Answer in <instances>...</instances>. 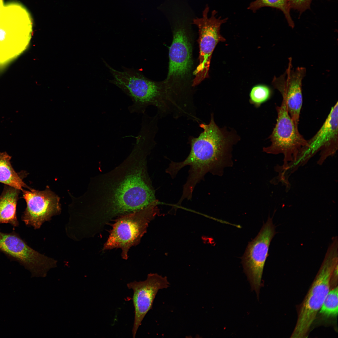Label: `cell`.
<instances>
[{
  "label": "cell",
  "instance_id": "cell-6",
  "mask_svg": "<svg viewBox=\"0 0 338 338\" xmlns=\"http://www.w3.org/2000/svg\"><path fill=\"white\" fill-rule=\"evenodd\" d=\"M159 211L157 205H153L118 217L112 225L103 250L121 248L122 258L127 259L129 249L140 243L149 223Z\"/></svg>",
  "mask_w": 338,
  "mask_h": 338
},
{
  "label": "cell",
  "instance_id": "cell-16",
  "mask_svg": "<svg viewBox=\"0 0 338 338\" xmlns=\"http://www.w3.org/2000/svg\"><path fill=\"white\" fill-rule=\"evenodd\" d=\"M20 191L5 185L0 196V224L8 223L14 227L18 226L16 207Z\"/></svg>",
  "mask_w": 338,
  "mask_h": 338
},
{
  "label": "cell",
  "instance_id": "cell-15",
  "mask_svg": "<svg viewBox=\"0 0 338 338\" xmlns=\"http://www.w3.org/2000/svg\"><path fill=\"white\" fill-rule=\"evenodd\" d=\"M306 69L303 67L293 68L292 58H289L287 68L278 77L275 76L272 83L275 89L281 94L285 101L289 114L298 126L303 104L302 80L305 75Z\"/></svg>",
  "mask_w": 338,
  "mask_h": 338
},
{
  "label": "cell",
  "instance_id": "cell-12",
  "mask_svg": "<svg viewBox=\"0 0 338 338\" xmlns=\"http://www.w3.org/2000/svg\"><path fill=\"white\" fill-rule=\"evenodd\" d=\"M338 149V104L337 101L330 111L323 124L305 145L298 151L297 156L303 161H308L320 151L317 164L321 165Z\"/></svg>",
  "mask_w": 338,
  "mask_h": 338
},
{
  "label": "cell",
  "instance_id": "cell-2",
  "mask_svg": "<svg viewBox=\"0 0 338 338\" xmlns=\"http://www.w3.org/2000/svg\"><path fill=\"white\" fill-rule=\"evenodd\" d=\"M199 125L203 131L198 137L191 138V150L187 157L180 162L172 161L166 170L174 178L182 168L190 166L181 197L182 200L191 199L196 185L207 173L218 174L231 163L232 146L239 138L233 131L219 128L214 121L213 113L208 124L201 123Z\"/></svg>",
  "mask_w": 338,
  "mask_h": 338
},
{
  "label": "cell",
  "instance_id": "cell-20",
  "mask_svg": "<svg viewBox=\"0 0 338 338\" xmlns=\"http://www.w3.org/2000/svg\"><path fill=\"white\" fill-rule=\"evenodd\" d=\"M271 93L270 89L267 85L262 84L255 85L252 88L250 93V102L256 107H259L269 99Z\"/></svg>",
  "mask_w": 338,
  "mask_h": 338
},
{
  "label": "cell",
  "instance_id": "cell-10",
  "mask_svg": "<svg viewBox=\"0 0 338 338\" xmlns=\"http://www.w3.org/2000/svg\"><path fill=\"white\" fill-rule=\"evenodd\" d=\"M275 234V226L269 217L256 237L249 242L241 258L244 271L258 296L269 246Z\"/></svg>",
  "mask_w": 338,
  "mask_h": 338
},
{
  "label": "cell",
  "instance_id": "cell-13",
  "mask_svg": "<svg viewBox=\"0 0 338 338\" xmlns=\"http://www.w3.org/2000/svg\"><path fill=\"white\" fill-rule=\"evenodd\" d=\"M29 189L22 191L27 206L21 219L26 225L38 229L44 222L60 213L59 198L48 187L43 191Z\"/></svg>",
  "mask_w": 338,
  "mask_h": 338
},
{
  "label": "cell",
  "instance_id": "cell-1",
  "mask_svg": "<svg viewBox=\"0 0 338 338\" xmlns=\"http://www.w3.org/2000/svg\"><path fill=\"white\" fill-rule=\"evenodd\" d=\"M153 149L146 140L137 138L122 163L97 177L92 218L95 232L115 218L158 205L147 167Z\"/></svg>",
  "mask_w": 338,
  "mask_h": 338
},
{
  "label": "cell",
  "instance_id": "cell-19",
  "mask_svg": "<svg viewBox=\"0 0 338 338\" xmlns=\"http://www.w3.org/2000/svg\"><path fill=\"white\" fill-rule=\"evenodd\" d=\"M337 286L330 290L320 310V313L326 317H335L338 312V289Z\"/></svg>",
  "mask_w": 338,
  "mask_h": 338
},
{
  "label": "cell",
  "instance_id": "cell-3",
  "mask_svg": "<svg viewBox=\"0 0 338 338\" xmlns=\"http://www.w3.org/2000/svg\"><path fill=\"white\" fill-rule=\"evenodd\" d=\"M103 61L113 77L110 82L131 99L132 104L128 108L131 113L144 114L151 105L156 108L159 118L168 116L174 118L182 111L184 106L182 97L164 82L151 80L133 69L123 67L122 71L117 70L104 59Z\"/></svg>",
  "mask_w": 338,
  "mask_h": 338
},
{
  "label": "cell",
  "instance_id": "cell-9",
  "mask_svg": "<svg viewBox=\"0 0 338 338\" xmlns=\"http://www.w3.org/2000/svg\"><path fill=\"white\" fill-rule=\"evenodd\" d=\"M0 252L24 266L33 276L45 275L56 265V260L32 248L14 231L9 233L0 232Z\"/></svg>",
  "mask_w": 338,
  "mask_h": 338
},
{
  "label": "cell",
  "instance_id": "cell-14",
  "mask_svg": "<svg viewBox=\"0 0 338 338\" xmlns=\"http://www.w3.org/2000/svg\"><path fill=\"white\" fill-rule=\"evenodd\" d=\"M170 284L166 276L157 273H150L146 280L134 281L127 284L129 289L133 291L132 301L135 309L134 320L132 330L133 338L138 328L148 311L152 308L153 302L158 291L167 288Z\"/></svg>",
  "mask_w": 338,
  "mask_h": 338
},
{
  "label": "cell",
  "instance_id": "cell-22",
  "mask_svg": "<svg viewBox=\"0 0 338 338\" xmlns=\"http://www.w3.org/2000/svg\"><path fill=\"white\" fill-rule=\"evenodd\" d=\"M3 0H0V12L3 9L4 6Z\"/></svg>",
  "mask_w": 338,
  "mask_h": 338
},
{
  "label": "cell",
  "instance_id": "cell-18",
  "mask_svg": "<svg viewBox=\"0 0 338 338\" xmlns=\"http://www.w3.org/2000/svg\"><path fill=\"white\" fill-rule=\"evenodd\" d=\"M264 7L279 9L283 13L289 25L293 28L294 24L290 14L291 9L289 0H255L251 2L248 9L255 13Z\"/></svg>",
  "mask_w": 338,
  "mask_h": 338
},
{
  "label": "cell",
  "instance_id": "cell-21",
  "mask_svg": "<svg viewBox=\"0 0 338 338\" xmlns=\"http://www.w3.org/2000/svg\"><path fill=\"white\" fill-rule=\"evenodd\" d=\"M313 0H289L291 9L297 10L300 16L307 9H310V4Z\"/></svg>",
  "mask_w": 338,
  "mask_h": 338
},
{
  "label": "cell",
  "instance_id": "cell-17",
  "mask_svg": "<svg viewBox=\"0 0 338 338\" xmlns=\"http://www.w3.org/2000/svg\"><path fill=\"white\" fill-rule=\"evenodd\" d=\"M11 157L5 152H0V182L22 191L23 187L30 188L23 182L22 177L12 167Z\"/></svg>",
  "mask_w": 338,
  "mask_h": 338
},
{
  "label": "cell",
  "instance_id": "cell-7",
  "mask_svg": "<svg viewBox=\"0 0 338 338\" xmlns=\"http://www.w3.org/2000/svg\"><path fill=\"white\" fill-rule=\"evenodd\" d=\"M277 113L276 123L269 137L271 144L263 148V151L268 154H282L284 156L283 168L292 161L298 151L306 143L299 132L297 126L290 116L285 101L283 99L281 105L276 107Z\"/></svg>",
  "mask_w": 338,
  "mask_h": 338
},
{
  "label": "cell",
  "instance_id": "cell-8",
  "mask_svg": "<svg viewBox=\"0 0 338 338\" xmlns=\"http://www.w3.org/2000/svg\"><path fill=\"white\" fill-rule=\"evenodd\" d=\"M209 8L207 5L202 12V17L193 19L192 23L198 29L199 46V64L194 72L195 77L192 86L199 84L208 76V71L212 53L217 44L224 42L225 38L220 33L221 25L225 23L228 18H217V13L212 11L208 17Z\"/></svg>",
  "mask_w": 338,
  "mask_h": 338
},
{
  "label": "cell",
  "instance_id": "cell-11",
  "mask_svg": "<svg viewBox=\"0 0 338 338\" xmlns=\"http://www.w3.org/2000/svg\"><path fill=\"white\" fill-rule=\"evenodd\" d=\"M169 49L168 74L164 83L170 87H186L182 83L190 72L192 64V46L188 32L183 22H177Z\"/></svg>",
  "mask_w": 338,
  "mask_h": 338
},
{
  "label": "cell",
  "instance_id": "cell-4",
  "mask_svg": "<svg viewBox=\"0 0 338 338\" xmlns=\"http://www.w3.org/2000/svg\"><path fill=\"white\" fill-rule=\"evenodd\" d=\"M30 14L22 5L10 3L0 13V65L8 63L27 48L32 33Z\"/></svg>",
  "mask_w": 338,
  "mask_h": 338
},
{
  "label": "cell",
  "instance_id": "cell-5",
  "mask_svg": "<svg viewBox=\"0 0 338 338\" xmlns=\"http://www.w3.org/2000/svg\"><path fill=\"white\" fill-rule=\"evenodd\" d=\"M338 246L331 243L300 308L291 338L307 337L310 327L330 291L331 279L338 265Z\"/></svg>",
  "mask_w": 338,
  "mask_h": 338
}]
</instances>
